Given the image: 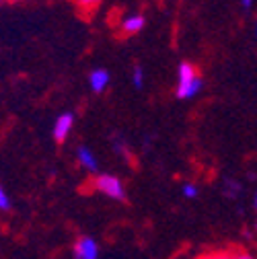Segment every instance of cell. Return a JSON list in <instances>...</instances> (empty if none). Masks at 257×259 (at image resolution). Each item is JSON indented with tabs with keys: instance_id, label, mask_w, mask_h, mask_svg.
I'll return each mask as SVG.
<instances>
[{
	"instance_id": "3957f363",
	"label": "cell",
	"mask_w": 257,
	"mask_h": 259,
	"mask_svg": "<svg viewBox=\"0 0 257 259\" xmlns=\"http://www.w3.org/2000/svg\"><path fill=\"white\" fill-rule=\"evenodd\" d=\"M74 257L76 259H97L99 257V247L91 237H80L74 243Z\"/></svg>"
},
{
	"instance_id": "52a82bcc",
	"label": "cell",
	"mask_w": 257,
	"mask_h": 259,
	"mask_svg": "<svg viewBox=\"0 0 257 259\" xmlns=\"http://www.w3.org/2000/svg\"><path fill=\"white\" fill-rule=\"evenodd\" d=\"M76 154H78L80 165H82L87 171H93V173L97 171V158H95V154H93V152H91L87 146H80Z\"/></svg>"
},
{
	"instance_id": "6da1fadb",
	"label": "cell",
	"mask_w": 257,
	"mask_h": 259,
	"mask_svg": "<svg viewBox=\"0 0 257 259\" xmlns=\"http://www.w3.org/2000/svg\"><path fill=\"white\" fill-rule=\"evenodd\" d=\"M202 89V78L194 64L183 62L177 70V97L179 99H191Z\"/></svg>"
},
{
	"instance_id": "9a60e30c",
	"label": "cell",
	"mask_w": 257,
	"mask_h": 259,
	"mask_svg": "<svg viewBox=\"0 0 257 259\" xmlns=\"http://www.w3.org/2000/svg\"><path fill=\"white\" fill-rule=\"evenodd\" d=\"M239 3H241V7H243V9H251L255 0H239Z\"/></svg>"
},
{
	"instance_id": "4fadbf2b",
	"label": "cell",
	"mask_w": 257,
	"mask_h": 259,
	"mask_svg": "<svg viewBox=\"0 0 257 259\" xmlns=\"http://www.w3.org/2000/svg\"><path fill=\"white\" fill-rule=\"evenodd\" d=\"M227 191H229V196H237V191H241V185L229 179V181H227Z\"/></svg>"
},
{
	"instance_id": "8992f818",
	"label": "cell",
	"mask_w": 257,
	"mask_h": 259,
	"mask_svg": "<svg viewBox=\"0 0 257 259\" xmlns=\"http://www.w3.org/2000/svg\"><path fill=\"white\" fill-rule=\"evenodd\" d=\"M144 29V17L142 15H127L121 21V31L125 35H136Z\"/></svg>"
},
{
	"instance_id": "2e32d148",
	"label": "cell",
	"mask_w": 257,
	"mask_h": 259,
	"mask_svg": "<svg viewBox=\"0 0 257 259\" xmlns=\"http://www.w3.org/2000/svg\"><path fill=\"white\" fill-rule=\"evenodd\" d=\"M253 206L257 208V193H255V200H253Z\"/></svg>"
},
{
	"instance_id": "7a4b0ae2",
	"label": "cell",
	"mask_w": 257,
	"mask_h": 259,
	"mask_svg": "<svg viewBox=\"0 0 257 259\" xmlns=\"http://www.w3.org/2000/svg\"><path fill=\"white\" fill-rule=\"evenodd\" d=\"M93 187L97 189L99 193H103V196L111 198V200H117V202L125 200V189H123L121 181L117 177H113V175H99V177H95Z\"/></svg>"
},
{
	"instance_id": "9c48e42d",
	"label": "cell",
	"mask_w": 257,
	"mask_h": 259,
	"mask_svg": "<svg viewBox=\"0 0 257 259\" xmlns=\"http://www.w3.org/2000/svg\"><path fill=\"white\" fill-rule=\"evenodd\" d=\"M132 80H134V87L136 89H142V84H144V70L140 66H136L132 70Z\"/></svg>"
},
{
	"instance_id": "8fae6325",
	"label": "cell",
	"mask_w": 257,
	"mask_h": 259,
	"mask_svg": "<svg viewBox=\"0 0 257 259\" xmlns=\"http://www.w3.org/2000/svg\"><path fill=\"white\" fill-rule=\"evenodd\" d=\"M183 196L185 198H196L198 196V187L194 183H185L183 185Z\"/></svg>"
},
{
	"instance_id": "277c9868",
	"label": "cell",
	"mask_w": 257,
	"mask_h": 259,
	"mask_svg": "<svg viewBox=\"0 0 257 259\" xmlns=\"http://www.w3.org/2000/svg\"><path fill=\"white\" fill-rule=\"evenodd\" d=\"M72 125H74V115L72 113H62L56 119V123H54V132H52L54 134V140L56 142H64V140L68 138Z\"/></svg>"
},
{
	"instance_id": "e0dca14e",
	"label": "cell",
	"mask_w": 257,
	"mask_h": 259,
	"mask_svg": "<svg viewBox=\"0 0 257 259\" xmlns=\"http://www.w3.org/2000/svg\"><path fill=\"white\" fill-rule=\"evenodd\" d=\"M255 37H257V23H255Z\"/></svg>"
},
{
	"instance_id": "5bb4252c",
	"label": "cell",
	"mask_w": 257,
	"mask_h": 259,
	"mask_svg": "<svg viewBox=\"0 0 257 259\" xmlns=\"http://www.w3.org/2000/svg\"><path fill=\"white\" fill-rule=\"evenodd\" d=\"M235 253V259H255L251 253H247V251H233Z\"/></svg>"
},
{
	"instance_id": "ac0fdd59",
	"label": "cell",
	"mask_w": 257,
	"mask_h": 259,
	"mask_svg": "<svg viewBox=\"0 0 257 259\" xmlns=\"http://www.w3.org/2000/svg\"><path fill=\"white\" fill-rule=\"evenodd\" d=\"M0 3H3V0H0Z\"/></svg>"
},
{
	"instance_id": "ba28073f",
	"label": "cell",
	"mask_w": 257,
	"mask_h": 259,
	"mask_svg": "<svg viewBox=\"0 0 257 259\" xmlns=\"http://www.w3.org/2000/svg\"><path fill=\"white\" fill-rule=\"evenodd\" d=\"M198 259H235V253L233 251H208L200 255Z\"/></svg>"
},
{
	"instance_id": "7c38bea8",
	"label": "cell",
	"mask_w": 257,
	"mask_h": 259,
	"mask_svg": "<svg viewBox=\"0 0 257 259\" xmlns=\"http://www.w3.org/2000/svg\"><path fill=\"white\" fill-rule=\"evenodd\" d=\"M11 208V200L7 196V191L3 189V185H0V210H9Z\"/></svg>"
},
{
	"instance_id": "5b68a950",
	"label": "cell",
	"mask_w": 257,
	"mask_h": 259,
	"mask_svg": "<svg viewBox=\"0 0 257 259\" xmlns=\"http://www.w3.org/2000/svg\"><path fill=\"white\" fill-rule=\"evenodd\" d=\"M109 84V72L105 68H95L89 74V87L93 93H103Z\"/></svg>"
},
{
	"instance_id": "30bf717a",
	"label": "cell",
	"mask_w": 257,
	"mask_h": 259,
	"mask_svg": "<svg viewBox=\"0 0 257 259\" xmlns=\"http://www.w3.org/2000/svg\"><path fill=\"white\" fill-rule=\"evenodd\" d=\"M74 3H76L82 11H93L95 7H99V5H101V0H74Z\"/></svg>"
}]
</instances>
